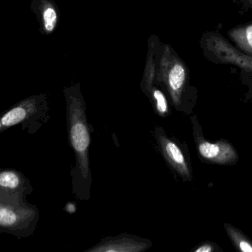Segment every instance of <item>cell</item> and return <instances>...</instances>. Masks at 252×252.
I'll return each mask as SVG.
<instances>
[{
	"label": "cell",
	"mask_w": 252,
	"mask_h": 252,
	"mask_svg": "<svg viewBox=\"0 0 252 252\" xmlns=\"http://www.w3.org/2000/svg\"><path fill=\"white\" fill-rule=\"evenodd\" d=\"M163 78L170 93L173 102L181 101L183 91L188 78V70L185 63L177 55L166 49L163 60Z\"/></svg>",
	"instance_id": "obj_5"
},
{
	"label": "cell",
	"mask_w": 252,
	"mask_h": 252,
	"mask_svg": "<svg viewBox=\"0 0 252 252\" xmlns=\"http://www.w3.org/2000/svg\"><path fill=\"white\" fill-rule=\"evenodd\" d=\"M32 191L30 181L19 171L6 169L0 172V192L26 197Z\"/></svg>",
	"instance_id": "obj_9"
},
{
	"label": "cell",
	"mask_w": 252,
	"mask_h": 252,
	"mask_svg": "<svg viewBox=\"0 0 252 252\" xmlns=\"http://www.w3.org/2000/svg\"><path fill=\"white\" fill-rule=\"evenodd\" d=\"M148 239L129 234H121L103 239L86 252H142L151 247Z\"/></svg>",
	"instance_id": "obj_6"
},
{
	"label": "cell",
	"mask_w": 252,
	"mask_h": 252,
	"mask_svg": "<svg viewBox=\"0 0 252 252\" xmlns=\"http://www.w3.org/2000/svg\"><path fill=\"white\" fill-rule=\"evenodd\" d=\"M203 48L216 63L234 64L246 71L252 72V56L242 54L218 33L205 35Z\"/></svg>",
	"instance_id": "obj_4"
},
{
	"label": "cell",
	"mask_w": 252,
	"mask_h": 252,
	"mask_svg": "<svg viewBox=\"0 0 252 252\" xmlns=\"http://www.w3.org/2000/svg\"><path fill=\"white\" fill-rule=\"evenodd\" d=\"M248 1H249V2L252 5V0H248Z\"/></svg>",
	"instance_id": "obj_15"
},
{
	"label": "cell",
	"mask_w": 252,
	"mask_h": 252,
	"mask_svg": "<svg viewBox=\"0 0 252 252\" xmlns=\"http://www.w3.org/2000/svg\"><path fill=\"white\" fill-rule=\"evenodd\" d=\"M43 20L46 31L48 32L54 31L57 21V15L55 10L53 8H47L44 12Z\"/></svg>",
	"instance_id": "obj_13"
},
{
	"label": "cell",
	"mask_w": 252,
	"mask_h": 252,
	"mask_svg": "<svg viewBox=\"0 0 252 252\" xmlns=\"http://www.w3.org/2000/svg\"><path fill=\"white\" fill-rule=\"evenodd\" d=\"M197 151L205 160L218 164H228L237 160V156L234 149L226 142L212 143L205 141L197 135L196 137Z\"/></svg>",
	"instance_id": "obj_7"
},
{
	"label": "cell",
	"mask_w": 252,
	"mask_h": 252,
	"mask_svg": "<svg viewBox=\"0 0 252 252\" xmlns=\"http://www.w3.org/2000/svg\"><path fill=\"white\" fill-rule=\"evenodd\" d=\"M66 116L69 143L76 158V165L71 171L72 191L79 200H89L92 183L89 158L91 128L85 101L76 93L67 94Z\"/></svg>",
	"instance_id": "obj_1"
},
{
	"label": "cell",
	"mask_w": 252,
	"mask_h": 252,
	"mask_svg": "<svg viewBox=\"0 0 252 252\" xmlns=\"http://www.w3.org/2000/svg\"><path fill=\"white\" fill-rule=\"evenodd\" d=\"M48 104L42 98H31L19 103L8 110L0 120V132L21 125L23 129L33 134L49 119Z\"/></svg>",
	"instance_id": "obj_3"
},
{
	"label": "cell",
	"mask_w": 252,
	"mask_h": 252,
	"mask_svg": "<svg viewBox=\"0 0 252 252\" xmlns=\"http://www.w3.org/2000/svg\"><path fill=\"white\" fill-rule=\"evenodd\" d=\"M214 251L213 246L210 244H204L195 249V252H212Z\"/></svg>",
	"instance_id": "obj_14"
},
{
	"label": "cell",
	"mask_w": 252,
	"mask_h": 252,
	"mask_svg": "<svg viewBox=\"0 0 252 252\" xmlns=\"http://www.w3.org/2000/svg\"><path fill=\"white\" fill-rule=\"evenodd\" d=\"M155 133L162 154L168 163L182 176H189L187 160L181 148L175 141L166 136L161 127H156Z\"/></svg>",
	"instance_id": "obj_8"
},
{
	"label": "cell",
	"mask_w": 252,
	"mask_h": 252,
	"mask_svg": "<svg viewBox=\"0 0 252 252\" xmlns=\"http://www.w3.org/2000/svg\"><path fill=\"white\" fill-rule=\"evenodd\" d=\"M229 234L240 251L243 252H252V243L248 241L244 237L233 229L230 230Z\"/></svg>",
	"instance_id": "obj_12"
},
{
	"label": "cell",
	"mask_w": 252,
	"mask_h": 252,
	"mask_svg": "<svg viewBox=\"0 0 252 252\" xmlns=\"http://www.w3.org/2000/svg\"><path fill=\"white\" fill-rule=\"evenodd\" d=\"M25 196L0 192L1 231L18 237L32 235L36 229L39 212L34 205L26 202Z\"/></svg>",
	"instance_id": "obj_2"
},
{
	"label": "cell",
	"mask_w": 252,
	"mask_h": 252,
	"mask_svg": "<svg viewBox=\"0 0 252 252\" xmlns=\"http://www.w3.org/2000/svg\"><path fill=\"white\" fill-rule=\"evenodd\" d=\"M228 33L240 50L252 56V23L234 28Z\"/></svg>",
	"instance_id": "obj_10"
},
{
	"label": "cell",
	"mask_w": 252,
	"mask_h": 252,
	"mask_svg": "<svg viewBox=\"0 0 252 252\" xmlns=\"http://www.w3.org/2000/svg\"><path fill=\"white\" fill-rule=\"evenodd\" d=\"M152 95L155 101L156 111L160 116H166L169 112V107L164 94L160 90L153 89Z\"/></svg>",
	"instance_id": "obj_11"
}]
</instances>
